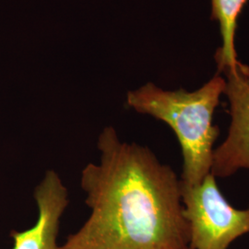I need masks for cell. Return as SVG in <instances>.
<instances>
[{"label": "cell", "mask_w": 249, "mask_h": 249, "mask_svg": "<svg viewBox=\"0 0 249 249\" xmlns=\"http://www.w3.org/2000/svg\"><path fill=\"white\" fill-rule=\"evenodd\" d=\"M184 216L192 249H228L249 232V208L237 210L223 196L212 173L194 186L180 181Z\"/></svg>", "instance_id": "cell-3"}, {"label": "cell", "mask_w": 249, "mask_h": 249, "mask_svg": "<svg viewBox=\"0 0 249 249\" xmlns=\"http://www.w3.org/2000/svg\"><path fill=\"white\" fill-rule=\"evenodd\" d=\"M224 88L225 79L217 73L194 91L165 90L148 82L126 95L128 107L164 122L177 135L183 156L180 181L186 185H197L211 173L220 134L213 115Z\"/></svg>", "instance_id": "cell-2"}, {"label": "cell", "mask_w": 249, "mask_h": 249, "mask_svg": "<svg viewBox=\"0 0 249 249\" xmlns=\"http://www.w3.org/2000/svg\"><path fill=\"white\" fill-rule=\"evenodd\" d=\"M248 0H211V18L217 21L222 36V46L217 50L215 60L222 73L244 68L238 61L235 50V32L237 18Z\"/></svg>", "instance_id": "cell-6"}, {"label": "cell", "mask_w": 249, "mask_h": 249, "mask_svg": "<svg viewBox=\"0 0 249 249\" xmlns=\"http://www.w3.org/2000/svg\"><path fill=\"white\" fill-rule=\"evenodd\" d=\"M34 196L38 209L37 222L28 230L10 232L13 249H58L60 220L69 205L68 189L55 171L47 170Z\"/></svg>", "instance_id": "cell-5"}, {"label": "cell", "mask_w": 249, "mask_h": 249, "mask_svg": "<svg viewBox=\"0 0 249 249\" xmlns=\"http://www.w3.org/2000/svg\"><path fill=\"white\" fill-rule=\"evenodd\" d=\"M98 163L81 172L88 220L58 249H187L180 179L147 147L100 133Z\"/></svg>", "instance_id": "cell-1"}, {"label": "cell", "mask_w": 249, "mask_h": 249, "mask_svg": "<svg viewBox=\"0 0 249 249\" xmlns=\"http://www.w3.org/2000/svg\"><path fill=\"white\" fill-rule=\"evenodd\" d=\"M223 94L229 101L231 124L227 138L214 150L211 173L229 178L238 170L249 169V68L226 71Z\"/></svg>", "instance_id": "cell-4"}, {"label": "cell", "mask_w": 249, "mask_h": 249, "mask_svg": "<svg viewBox=\"0 0 249 249\" xmlns=\"http://www.w3.org/2000/svg\"><path fill=\"white\" fill-rule=\"evenodd\" d=\"M191 249V248H190V247H189V248H188V249Z\"/></svg>", "instance_id": "cell-7"}]
</instances>
